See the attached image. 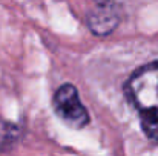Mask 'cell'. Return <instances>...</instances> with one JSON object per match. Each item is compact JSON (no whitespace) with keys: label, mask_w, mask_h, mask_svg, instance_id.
Instances as JSON below:
<instances>
[{"label":"cell","mask_w":158,"mask_h":156,"mask_svg":"<svg viewBox=\"0 0 158 156\" xmlns=\"http://www.w3.org/2000/svg\"><path fill=\"white\" fill-rule=\"evenodd\" d=\"M95 5H106V6H120L124 0H94Z\"/></svg>","instance_id":"cell-4"},{"label":"cell","mask_w":158,"mask_h":156,"mask_svg":"<svg viewBox=\"0 0 158 156\" xmlns=\"http://www.w3.org/2000/svg\"><path fill=\"white\" fill-rule=\"evenodd\" d=\"M120 23V12L117 6L97 5L92 11H89L86 17V25L94 35L106 37L112 34Z\"/></svg>","instance_id":"cell-3"},{"label":"cell","mask_w":158,"mask_h":156,"mask_svg":"<svg viewBox=\"0 0 158 156\" xmlns=\"http://www.w3.org/2000/svg\"><path fill=\"white\" fill-rule=\"evenodd\" d=\"M52 104L58 118L72 129H83L89 124V113L80 101L78 90L74 84H61L54 94Z\"/></svg>","instance_id":"cell-2"},{"label":"cell","mask_w":158,"mask_h":156,"mask_svg":"<svg viewBox=\"0 0 158 156\" xmlns=\"http://www.w3.org/2000/svg\"><path fill=\"white\" fill-rule=\"evenodd\" d=\"M127 101L140 115L146 136L158 142V61L137 69L124 86Z\"/></svg>","instance_id":"cell-1"}]
</instances>
